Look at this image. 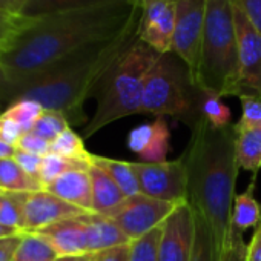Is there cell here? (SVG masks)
<instances>
[{"instance_id": "cell-1", "label": "cell", "mask_w": 261, "mask_h": 261, "mask_svg": "<svg viewBox=\"0 0 261 261\" xmlns=\"http://www.w3.org/2000/svg\"><path fill=\"white\" fill-rule=\"evenodd\" d=\"M140 17V5L121 2L23 22L0 56V97L79 49L111 39Z\"/></svg>"}, {"instance_id": "cell-2", "label": "cell", "mask_w": 261, "mask_h": 261, "mask_svg": "<svg viewBox=\"0 0 261 261\" xmlns=\"http://www.w3.org/2000/svg\"><path fill=\"white\" fill-rule=\"evenodd\" d=\"M191 137L180 155L188 180V203L212 232L220 261H246L247 244L232 226L238 162L233 124L217 129L204 118L191 124Z\"/></svg>"}, {"instance_id": "cell-3", "label": "cell", "mask_w": 261, "mask_h": 261, "mask_svg": "<svg viewBox=\"0 0 261 261\" xmlns=\"http://www.w3.org/2000/svg\"><path fill=\"white\" fill-rule=\"evenodd\" d=\"M139 19L123 33L79 49L8 91L0 97V105L8 106L16 100H33L45 111L63 114L71 126L88 123L83 105L95 95L100 82L112 65L139 39Z\"/></svg>"}, {"instance_id": "cell-4", "label": "cell", "mask_w": 261, "mask_h": 261, "mask_svg": "<svg viewBox=\"0 0 261 261\" xmlns=\"http://www.w3.org/2000/svg\"><path fill=\"white\" fill-rule=\"evenodd\" d=\"M159 56L137 39L112 65L95 91L97 109L85 126L83 139L92 137L112 121L142 114L145 82Z\"/></svg>"}, {"instance_id": "cell-5", "label": "cell", "mask_w": 261, "mask_h": 261, "mask_svg": "<svg viewBox=\"0 0 261 261\" xmlns=\"http://www.w3.org/2000/svg\"><path fill=\"white\" fill-rule=\"evenodd\" d=\"M240 65L232 0H207L195 85L220 97H237Z\"/></svg>"}, {"instance_id": "cell-6", "label": "cell", "mask_w": 261, "mask_h": 261, "mask_svg": "<svg viewBox=\"0 0 261 261\" xmlns=\"http://www.w3.org/2000/svg\"><path fill=\"white\" fill-rule=\"evenodd\" d=\"M197 92L188 65L175 53L160 54L145 82L142 114L171 115L189 126L197 118Z\"/></svg>"}, {"instance_id": "cell-7", "label": "cell", "mask_w": 261, "mask_h": 261, "mask_svg": "<svg viewBox=\"0 0 261 261\" xmlns=\"http://www.w3.org/2000/svg\"><path fill=\"white\" fill-rule=\"evenodd\" d=\"M130 166L137 175L142 194L175 204L188 201V180L181 157L160 163L130 162Z\"/></svg>"}, {"instance_id": "cell-8", "label": "cell", "mask_w": 261, "mask_h": 261, "mask_svg": "<svg viewBox=\"0 0 261 261\" xmlns=\"http://www.w3.org/2000/svg\"><path fill=\"white\" fill-rule=\"evenodd\" d=\"M175 207V203L152 198L140 192L133 197H126L123 203L106 217H109L133 241L162 226Z\"/></svg>"}, {"instance_id": "cell-9", "label": "cell", "mask_w": 261, "mask_h": 261, "mask_svg": "<svg viewBox=\"0 0 261 261\" xmlns=\"http://www.w3.org/2000/svg\"><path fill=\"white\" fill-rule=\"evenodd\" d=\"M207 0H174L175 30L172 53H175L189 68L194 83L198 68L200 48L206 19Z\"/></svg>"}, {"instance_id": "cell-10", "label": "cell", "mask_w": 261, "mask_h": 261, "mask_svg": "<svg viewBox=\"0 0 261 261\" xmlns=\"http://www.w3.org/2000/svg\"><path fill=\"white\" fill-rule=\"evenodd\" d=\"M232 4L240 65L237 97L261 95V33L249 22L233 0Z\"/></svg>"}, {"instance_id": "cell-11", "label": "cell", "mask_w": 261, "mask_h": 261, "mask_svg": "<svg viewBox=\"0 0 261 261\" xmlns=\"http://www.w3.org/2000/svg\"><path fill=\"white\" fill-rule=\"evenodd\" d=\"M195 240V214L188 201L177 204L162 224L159 261H191Z\"/></svg>"}, {"instance_id": "cell-12", "label": "cell", "mask_w": 261, "mask_h": 261, "mask_svg": "<svg viewBox=\"0 0 261 261\" xmlns=\"http://www.w3.org/2000/svg\"><path fill=\"white\" fill-rule=\"evenodd\" d=\"M175 30L174 0H143L140 4L139 39L159 54L172 53Z\"/></svg>"}, {"instance_id": "cell-13", "label": "cell", "mask_w": 261, "mask_h": 261, "mask_svg": "<svg viewBox=\"0 0 261 261\" xmlns=\"http://www.w3.org/2000/svg\"><path fill=\"white\" fill-rule=\"evenodd\" d=\"M86 214L85 211L66 203L49 191L30 192L25 200L23 232H39L54 223Z\"/></svg>"}, {"instance_id": "cell-14", "label": "cell", "mask_w": 261, "mask_h": 261, "mask_svg": "<svg viewBox=\"0 0 261 261\" xmlns=\"http://www.w3.org/2000/svg\"><path fill=\"white\" fill-rule=\"evenodd\" d=\"M171 133L165 117H157L152 123H143L127 134V148L137 154L142 162H166L169 152Z\"/></svg>"}, {"instance_id": "cell-15", "label": "cell", "mask_w": 261, "mask_h": 261, "mask_svg": "<svg viewBox=\"0 0 261 261\" xmlns=\"http://www.w3.org/2000/svg\"><path fill=\"white\" fill-rule=\"evenodd\" d=\"M57 252L59 256H83L88 252L86 227L82 215L54 223L37 232Z\"/></svg>"}, {"instance_id": "cell-16", "label": "cell", "mask_w": 261, "mask_h": 261, "mask_svg": "<svg viewBox=\"0 0 261 261\" xmlns=\"http://www.w3.org/2000/svg\"><path fill=\"white\" fill-rule=\"evenodd\" d=\"M46 191L85 212H92V186L88 169L69 171L60 175Z\"/></svg>"}, {"instance_id": "cell-17", "label": "cell", "mask_w": 261, "mask_h": 261, "mask_svg": "<svg viewBox=\"0 0 261 261\" xmlns=\"http://www.w3.org/2000/svg\"><path fill=\"white\" fill-rule=\"evenodd\" d=\"M82 218L86 227L89 253H97L106 249L126 246L130 243L124 232L109 217L95 212H86L82 215Z\"/></svg>"}, {"instance_id": "cell-18", "label": "cell", "mask_w": 261, "mask_h": 261, "mask_svg": "<svg viewBox=\"0 0 261 261\" xmlns=\"http://www.w3.org/2000/svg\"><path fill=\"white\" fill-rule=\"evenodd\" d=\"M117 2H121V0H28L25 7L22 8L19 17L23 22H31L60 13L91 10V8L112 5Z\"/></svg>"}, {"instance_id": "cell-19", "label": "cell", "mask_w": 261, "mask_h": 261, "mask_svg": "<svg viewBox=\"0 0 261 261\" xmlns=\"http://www.w3.org/2000/svg\"><path fill=\"white\" fill-rule=\"evenodd\" d=\"M88 174L92 186V212L101 215L111 214L120 203H123L126 195L117 183L92 162L88 168Z\"/></svg>"}, {"instance_id": "cell-20", "label": "cell", "mask_w": 261, "mask_h": 261, "mask_svg": "<svg viewBox=\"0 0 261 261\" xmlns=\"http://www.w3.org/2000/svg\"><path fill=\"white\" fill-rule=\"evenodd\" d=\"M235 157L238 166L258 175L261 169V127H235Z\"/></svg>"}, {"instance_id": "cell-21", "label": "cell", "mask_w": 261, "mask_h": 261, "mask_svg": "<svg viewBox=\"0 0 261 261\" xmlns=\"http://www.w3.org/2000/svg\"><path fill=\"white\" fill-rule=\"evenodd\" d=\"M258 175H252V180L244 192L235 195L233 212H232V226L238 232L247 229H255L261 224V204L255 198V186Z\"/></svg>"}, {"instance_id": "cell-22", "label": "cell", "mask_w": 261, "mask_h": 261, "mask_svg": "<svg viewBox=\"0 0 261 261\" xmlns=\"http://www.w3.org/2000/svg\"><path fill=\"white\" fill-rule=\"evenodd\" d=\"M43 185L39 178L27 174L14 159L0 160V191L4 192H17L30 194L43 191Z\"/></svg>"}, {"instance_id": "cell-23", "label": "cell", "mask_w": 261, "mask_h": 261, "mask_svg": "<svg viewBox=\"0 0 261 261\" xmlns=\"http://www.w3.org/2000/svg\"><path fill=\"white\" fill-rule=\"evenodd\" d=\"M195 114H197V118L198 117L204 118L209 124H212L217 129L230 126L232 112L229 106L223 101V97H220L215 92L198 88Z\"/></svg>"}, {"instance_id": "cell-24", "label": "cell", "mask_w": 261, "mask_h": 261, "mask_svg": "<svg viewBox=\"0 0 261 261\" xmlns=\"http://www.w3.org/2000/svg\"><path fill=\"white\" fill-rule=\"evenodd\" d=\"M91 162L101 168L115 183L117 186L123 191L126 197H133L140 194V186L137 175L130 166V162H123V160H115V159H108V157H100L91 154Z\"/></svg>"}, {"instance_id": "cell-25", "label": "cell", "mask_w": 261, "mask_h": 261, "mask_svg": "<svg viewBox=\"0 0 261 261\" xmlns=\"http://www.w3.org/2000/svg\"><path fill=\"white\" fill-rule=\"evenodd\" d=\"M57 258V252L42 235L37 232H23L13 261H56Z\"/></svg>"}, {"instance_id": "cell-26", "label": "cell", "mask_w": 261, "mask_h": 261, "mask_svg": "<svg viewBox=\"0 0 261 261\" xmlns=\"http://www.w3.org/2000/svg\"><path fill=\"white\" fill-rule=\"evenodd\" d=\"M91 165V160H72V159H65L56 154H48L42 160V168L39 174V180L46 189L56 178L60 175L69 172V171H77V169H88Z\"/></svg>"}, {"instance_id": "cell-27", "label": "cell", "mask_w": 261, "mask_h": 261, "mask_svg": "<svg viewBox=\"0 0 261 261\" xmlns=\"http://www.w3.org/2000/svg\"><path fill=\"white\" fill-rule=\"evenodd\" d=\"M27 195L28 194L4 192V198L0 203V224L23 232Z\"/></svg>"}, {"instance_id": "cell-28", "label": "cell", "mask_w": 261, "mask_h": 261, "mask_svg": "<svg viewBox=\"0 0 261 261\" xmlns=\"http://www.w3.org/2000/svg\"><path fill=\"white\" fill-rule=\"evenodd\" d=\"M49 154L72 160H91V154L85 149L83 137L79 136L71 127L63 130L54 142H51Z\"/></svg>"}, {"instance_id": "cell-29", "label": "cell", "mask_w": 261, "mask_h": 261, "mask_svg": "<svg viewBox=\"0 0 261 261\" xmlns=\"http://www.w3.org/2000/svg\"><path fill=\"white\" fill-rule=\"evenodd\" d=\"M191 261H220L212 232L204 223V220L197 214H195V240H194Z\"/></svg>"}, {"instance_id": "cell-30", "label": "cell", "mask_w": 261, "mask_h": 261, "mask_svg": "<svg viewBox=\"0 0 261 261\" xmlns=\"http://www.w3.org/2000/svg\"><path fill=\"white\" fill-rule=\"evenodd\" d=\"M43 108L33 100H16L13 103H10L2 112L7 117H10L11 120H14L25 133H30L33 129L34 123L39 120V117L43 114Z\"/></svg>"}, {"instance_id": "cell-31", "label": "cell", "mask_w": 261, "mask_h": 261, "mask_svg": "<svg viewBox=\"0 0 261 261\" xmlns=\"http://www.w3.org/2000/svg\"><path fill=\"white\" fill-rule=\"evenodd\" d=\"M162 226L129 243V261H159Z\"/></svg>"}, {"instance_id": "cell-32", "label": "cell", "mask_w": 261, "mask_h": 261, "mask_svg": "<svg viewBox=\"0 0 261 261\" xmlns=\"http://www.w3.org/2000/svg\"><path fill=\"white\" fill-rule=\"evenodd\" d=\"M68 127H71V124L63 114H60L57 111H43V114L34 123L30 133H33L51 143Z\"/></svg>"}, {"instance_id": "cell-33", "label": "cell", "mask_w": 261, "mask_h": 261, "mask_svg": "<svg viewBox=\"0 0 261 261\" xmlns=\"http://www.w3.org/2000/svg\"><path fill=\"white\" fill-rule=\"evenodd\" d=\"M241 117L235 127H261V95H241Z\"/></svg>"}, {"instance_id": "cell-34", "label": "cell", "mask_w": 261, "mask_h": 261, "mask_svg": "<svg viewBox=\"0 0 261 261\" xmlns=\"http://www.w3.org/2000/svg\"><path fill=\"white\" fill-rule=\"evenodd\" d=\"M16 149L30 152V154H34V155H39V157H45V155H48L49 151H51V143L46 142L45 139H42V137L33 134V133H25V134L20 137V140H19Z\"/></svg>"}, {"instance_id": "cell-35", "label": "cell", "mask_w": 261, "mask_h": 261, "mask_svg": "<svg viewBox=\"0 0 261 261\" xmlns=\"http://www.w3.org/2000/svg\"><path fill=\"white\" fill-rule=\"evenodd\" d=\"M22 136H23L22 127L10 117L0 114V140L16 148Z\"/></svg>"}, {"instance_id": "cell-36", "label": "cell", "mask_w": 261, "mask_h": 261, "mask_svg": "<svg viewBox=\"0 0 261 261\" xmlns=\"http://www.w3.org/2000/svg\"><path fill=\"white\" fill-rule=\"evenodd\" d=\"M13 159H14V162H16L27 174H30L31 177L39 178L43 157H39V155H34V154H30V152H25V151L17 149Z\"/></svg>"}, {"instance_id": "cell-37", "label": "cell", "mask_w": 261, "mask_h": 261, "mask_svg": "<svg viewBox=\"0 0 261 261\" xmlns=\"http://www.w3.org/2000/svg\"><path fill=\"white\" fill-rule=\"evenodd\" d=\"M22 23L23 20L19 17L0 13V48H4L7 45V42L19 31Z\"/></svg>"}, {"instance_id": "cell-38", "label": "cell", "mask_w": 261, "mask_h": 261, "mask_svg": "<svg viewBox=\"0 0 261 261\" xmlns=\"http://www.w3.org/2000/svg\"><path fill=\"white\" fill-rule=\"evenodd\" d=\"M249 19V22L261 33V0H233Z\"/></svg>"}, {"instance_id": "cell-39", "label": "cell", "mask_w": 261, "mask_h": 261, "mask_svg": "<svg viewBox=\"0 0 261 261\" xmlns=\"http://www.w3.org/2000/svg\"><path fill=\"white\" fill-rule=\"evenodd\" d=\"M94 255V261H129V244L106 249Z\"/></svg>"}, {"instance_id": "cell-40", "label": "cell", "mask_w": 261, "mask_h": 261, "mask_svg": "<svg viewBox=\"0 0 261 261\" xmlns=\"http://www.w3.org/2000/svg\"><path fill=\"white\" fill-rule=\"evenodd\" d=\"M22 241V233L0 240V261H13V256Z\"/></svg>"}, {"instance_id": "cell-41", "label": "cell", "mask_w": 261, "mask_h": 261, "mask_svg": "<svg viewBox=\"0 0 261 261\" xmlns=\"http://www.w3.org/2000/svg\"><path fill=\"white\" fill-rule=\"evenodd\" d=\"M246 261H261V224L255 227V232L247 244Z\"/></svg>"}, {"instance_id": "cell-42", "label": "cell", "mask_w": 261, "mask_h": 261, "mask_svg": "<svg viewBox=\"0 0 261 261\" xmlns=\"http://www.w3.org/2000/svg\"><path fill=\"white\" fill-rule=\"evenodd\" d=\"M0 13L8 14V16H13V17H19L14 0H0ZM19 19H20V17H19Z\"/></svg>"}, {"instance_id": "cell-43", "label": "cell", "mask_w": 261, "mask_h": 261, "mask_svg": "<svg viewBox=\"0 0 261 261\" xmlns=\"http://www.w3.org/2000/svg\"><path fill=\"white\" fill-rule=\"evenodd\" d=\"M16 151H17V149H16L14 146H11V145H8V143H5V142L0 140V160L13 159L14 154H16Z\"/></svg>"}, {"instance_id": "cell-44", "label": "cell", "mask_w": 261, "mask_h": 261, "mask_svg": "<svg viewBox=\"0 0 261 261\" xmlns=\"http://www.w3.org/2000/svg\"><path fill=\"white\" fill-rule=\"evenodd\" d=\"M23 232L17 230V229H13V227H8L5 224H0V240L2 238H8V237H14V235H20Z\"/></svg>"}, {"instance_id": "cell-45", "label": "cell", "mask_w": 261, "mask_h": 261, "mask_svg": "<svg viewBox=\"0 0 261 261\" xmlns=\"http://www.w3.org/2000/svg\"><path fill=\"white\" fill-rule=\"evenodd\" d=\"M85 256L86 255H83V256H59L56 261H85Z\"/></svg>"}, {"instance_id": "cell-46", "label": "cell", "mask_w": 261, "mask_h": 261, "mask_svg": "<svg viewBox=\"0 0 261 261\" xmlns=\"http://www.w3.org/2000/svg\"><path fill=\"white\" fill-rule=\"evenodd\" d=\"M28 2V0H14V4H16V10H17V14L20 16V11L22 8L25 7V4Z\"/></svg>"}, {"instance_id": "cell-47", "label": "cell", "mask_w": 261, "mask_h": 261, "mask_svg": "<svg viewBox=\"0 0 261 261\" xmlns=\"http://www.w3.org/2000/svg\"><path fill=\"white\" fill-rule=\"evenodd\" d=\"M85 261H94V255H92V253L86 255V256H85Z\"/></svg>"}, {"instance_id": "cell-48", "label": "cell", "mask_w": 261, "mask_h": 261, "mask_svg": "<svg viewBox=\"0 0 261 261\" xmlns=\"http://www.w3.org/2000/svg\"><path fill=\"white\" fill-rule=\"evenodd\" d=\"M133 2H134V4H137V5H140V4L143 2V0H133Z\"/></svg>"}, {"instance_id": "cell-49", "label": "cell", "mask_w": 261, "mask_h": 261, "mask_svg": "<svg viewBox=\"0 0 261 261\" xmlns=\"http://www.w3.org/2000/svg\"><path fill=\"white\" fill-rule=\"evenodd\" d=\"M2 198H4V191H0V203H2Z\"/></svg>"}, {"instance_id": "cell-50", "label": "cell", "mask_w": 261, "mask_h": 261, "mask_svg": "<svg viewBox=\"0 0 261 261\" xmlns=\"http://www.w3.org/2000/svg\"><path fill=\"white\" fill-rule=\"evenodd\" d=\"M0 56H2V48H0Z\"/></svg>"}]
</instances>
